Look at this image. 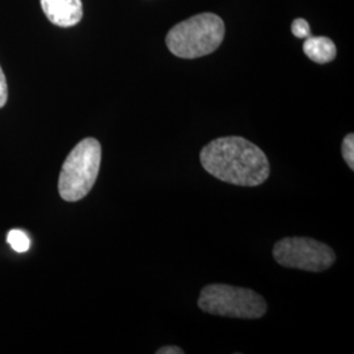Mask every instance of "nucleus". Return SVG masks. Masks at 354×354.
I'll return each instance as SVG.
<instances>
[{"label":"nucleus","mask_w":354,"mask_h":354,"mask_svg":"<svg viewBox=\"0 0 354 354\" xmlns=\"http://www.w3.org/2000/svg\"><path fill=\"white\" fill-rule=\"evenodd\" d=\"M200 160L206 172L239 187L261 185L270 175L264 151L241 137L212 140L201 150Z\"/></svg>","instance_id":"1"},{"label":"nucleus","mask_w":354,"mask_h":354,"mask_svg":"<svg viewBox=\"0 0 354 354\" xmlns=\"http://www.w3.org/2000/svg\"><path fill=\"white\" fill-rule=\"evenodd\" d=\"M223 38V20L214 13H201L174 26L167 35L165 44L178 58L194 59L216 50Z\"/></svg>","instance_id":"2"},{"label":"nucleus","mask_w":354,"mask_h":354,"mask_svg":"<svg viewBox=\"0 0 354 354\" xmlns=\"http://www.w3.org/2000/svg\"><path fill=\"white\" fill-rule=\"evenodd\" d=\"M102 163V145L95 138L80 140L66 158L58 181L59 196L67 203L83 200L93 188Z\"/></svg>","instance_id":"3"},{"label":"nucleus","mask_w":354,"mask_h":354,"mask_svg":"<svg viewBox=\"0 0 354 354\" xmlns=\"http://www.w3.org/2000/svg\"><path fill=\"white\" fill-rule=\"evenodd\" d=\"M198 307L212 315L235 319H260L268 310L266 299L256 291L225 283L205 286Z\"/></svg>","instance_id":"4"},{"label":"nucleus","mask_w":354,"mask_h":354,"mask_svg":"<svg viewBox=\"0 0 354 354\" xmlns=\"http://www.w3.org/2000/svg\"><path fill=\"white\" fill-rule=\"evenodd\" d=\"M273 257L279 266L315 273L327 270L336 261V253L327 244L298 236L277 241Z\"/></svg>","instance_id":"5"},{"label":"nucleus","mask_w":354,"mask_h":354,"mask_svg":"<svg viewBox=\"0 0 354 354\" xmlns=\"http://www.w3.org/2000/svg\"><path fill=\"white\" fill-rule=\"evenodd\" d=\"M42 11L54 26L70 28L83 17L82 0H41Z\"/></svg>","instance_id":"6"},{"label":"nucleus","mask_w":354,"mask_h":354,"mask_svg":"<svg viewBox=\"0 0 354 354\" xmlns=\"http://www.w3.org/2000/svg\"><path fill=\"white\" fill-rule=\"evenodd\" d=\"M304 54L315 64H324L332 62L336 58V46L328 37L306 38L304 44Z\"/></svg>","instance_id":"7"},{"label":"nucleus","mask_w":354,"mask_h":354,"mask_svg":"<svg viewBox=\"0 0 354 354\" xmlns=\"http://www.w3.org/2000/svg\"><path fill=\"white\" fill-rule=\"evenodd\" d=\"M7 241L15 252L24 253L30 248V239L21 230H11L7 235Z\"/></svg>","instance_id":"8"},{"label":"nucleus","mask_w":354,"mask_h":354,"mask_svg":"<svg viewBox=\"0 0 354 354\" xmlns=\"http://www.w3.org/2000/svg\"><path fill=\"white\" fill-rule=\"evenodd\" d=\"M342 153L349 168L354 169V136L351 133L342 140Z\"/></svg>","instance_id":"9"},{"label":"nucleus","mask_w":354,"mask_h":354,"mask_svg":"<svg viewBox=\"0 0 354 354\" xmlns=\"http://www.w3.org/2000/svg\"><path fill=\"white\" fill-rule=\"evenodd\" d=\"M291 32L298 38H307L311 36L310 26L304 19H295L291 24Z\"/></svg>","instance_id":"10"},{"label":"nucleus","mask_w":354,"mask_h":354,"mask_svg":"<svg viewBox=\"0 0 354 354\" xmlns=\"http://www.w3.org/2000/svg\"><path fill=\"white\" fill-rule=\"evenodd\" d=\"M8 100V86H7V79L6 75L0 67V108H3L6 105V102Z\"/></svg>","instance_id":"11"},{"label":"nucleus","mask_w":354,"mask_h":354,"mask_svg":"<svg viewBox=\"0 0 354 354\" xmlns=\"http://www.w3.org/2000/svg\"><path fill=\"white\" fill-rule=\"evenodd\" d=\"M156 354H184V351L178 346H163L156 351Z\"/></svg>","instance_id":"12"}]
</instances>
